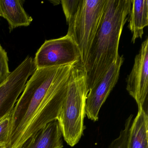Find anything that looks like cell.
I'll return each mask as SVG.
<instances>
[{
    "label": "cell",
    "mask_w": 148,
    "mask_h": 148,
    "mask_svg": "<svg viewBox=\"0 0 148 148\" xmlns=\"http://www.w3.org/2000/svg\"><path fill=\"white\" fill-rule=\"evenodd\" d=\"M132 3V0H106L102 21L83 66L89 90L101 80L119 56L120 37Z\"/></svg>",
    "instance_id": "obj_2"
},
{
    "label": "cell",
    "mask_w": 148,
    "mask_h": 148,
    "mask_svg": "<svg viewBox=\"0 0 148 148\" xmlns=\"http://www.w3.org/2000/svg\"><path fill=\"white\" fill-rule=\"evenodd\" d=\"M124 61L123 55H119L101 80L89 90L86 102L85 115L92 121L98 120L101 107L118 81Z\"/></svg>",
    "instance_id": "obj_7"
},
{
    "label": "cell",
    "mask_w": 148,
    "mask_h": 148,
    "mask_svg": "<svg viewBox=\"0 0 148 148\" xmlns=\"http://www.w3.org/2000/svg\"><path fill=\"white\" fill-rule=\"evenodd\" d=\"M36 70L34 60L27 56L0 86V120L12 112L28 78Z\"/></svg>",
    "instance_id": "obj_6"
},
{
    "label": "cell",
    "mask_w": 148,
    "mask_h": 148,
    "mask_svg": "<svg viewBox=\"0 0 148 148\" xmlns=\"http://www.w3.org/2000/svg\"><path fill=\"white\" fill-rule=\"evenodd\" d=\"M81 0H62V8L66 18L67 25H69L77 11Z\"/></svg>",
    "instance_id": "obj_14"
},
{
    "label": "cell",
    "mask_w": 148,
    "mask_h": 148,
    "mask_svg": "<svg viewBox=\"0 0 148 148\" xmlns=\"http://www.w3.org/2000/svg\"><path fill=\"white\" fill-rule=\"evenodd\" d=\"M63 135L57 119L51 121L30 137L21 148H63Z\"/></svg>",
    "instance_id": "obj_9"
},
{
    "label": "cell",
    "mask_w": 148,
    "mask_h": 148,
    "mask_svg": "<svg viewBox=\"0 0 148 148\" xmlns=\"http://www.w3.org/2000/svg\"><path fill=\"white\" fill-rule=\"evenodd\" d=\"M80 51L74 40L67 35L46 40L35 54L36 69L80 63Z\"/></svg>",
    "instance_id": "obj_5"
},
{
    "label": "cell",
    "mask_w": 148,
    "mask_h": 148,
    "mask_svg": "<svg viewBox=\"0 0 148 148\" xmlns=\"http://www.w3.org/2000/svg\"><path fill=\"white\" fill-rule=\"evenodd\" d=\"M126 90L135 99L138 108L144 109L148 92V39L143 42L135 57L132 70L126 79Z\"/></svg>",
    "instance_id": "obj_8"
},
{
    "label": "cell",
    "mask_w": 148,
    "mask_h": 148,
    "mask_svg": "<svg viewBox=\"0 0 148 148\" xmlns=\"http://www.w3.org/2000/svg\"><path fill=\"white\" fill-rule=\"evenodd\" d=\"M0 12L1 17L8 22L10 32L19 27L28 26L33 21L20 0H0Z\"/></svg>",
    "instance_id": "obj_10"
},
{
    "label": "cell",
    "mask_w": 148,
    "mask_h": 148,
    "mask_svg": "<svg viewBox=\"0 0 148 148\" xmlns=\"http://www.w3.org/2000/svg\"><path fill=\"white\" fill-rule=\"evenodd\" d=\"M1 16V12H0V17Z\"/></svg>",
    "instance_id": "obj_17"
},
{
    "label": "cell",
    "mask_w": 148,
    "mask_h": 148,
    "mask_svg": "<svg viewBox=\"0 0 148 148\" xmlns=\"http://www.w3.org/2000/svg\"></svg>",
    "instance_id": "obj_18"
},
{
    "label": "cell",
    "mask_w": 148,
    "mask_h": 148,
    "mask_svg": "<svg viewBox=\"0 0 148 148\" xmlns=\"http://www.w3.org/2000/svg\"><path fill=\"white\" fill-rule=\"evenodd\" d=\"M127 148H148V116L147 111L138 108L136 117L129 130Z\"/></svg>",
    "instance_id": "obj_11"
},
{
    "label": "cell",
    "mask_w": 148,
    "mask_h": 148,
    "mask_svg": "<svg viewBox=\"0 0 148 148\" xmlns=\"http://www.w3.org/2000/svg\"><path fill=\"white\" fill-rule=\"evenodd\" d=\"M10 73L7 53L0 45V86L6 82Z\"/></svg>",
    "instance_id": "obj_15"
},
{
    "label": "cell",
    "mask_w": 148,
    "mask_h": 148,
    "mask_svg": "<svg viewBox=\"0 0 148 148\" xmlns=\"http://www.w3.org/2000/svg\"><path fill=\"white\" fill-rule=\"evenodd\" d=\"M128 28L132 34V42L142 38L144 28L148 25V0H132L129 15Z\"/></svg>",
    "instance_id": "obj_12"
},
{
    "label": "cell",
    "mask_w": 148,
    "mask_h": 148,
    "mask_svg": "<svg viewBox=\"0 0 148 148\" xmlns=\"http://www.w3.org/2000/svg\"><path fill=\"white\" fill-rule=\"evenodd\" d=\"M77 64L35 70L11 112L6 148H21L39 130L57 119Z\"/></svg>",
    "instance_id": "obj_1"
},
{
    "label": "cell",
    "mask_w": 148,
    "mask_h": 148,
    "mask_svg": "<svg viewBox=\"0 0 148 148\" xmlns=\"http://www.w3.org/2000/svg\"><path fill=\"white\" fill-rule=\"evenodd\" d=\"M106 0H81L77 11L68 25L66 35L76 43L84 66L102 21Z\"/></svg>",
    "instance_id": "obj_4"
},
{
    "label": "cell",
    "mask_w": 148,
    "mask_h": 148,
    "mask_svg": "<svg viewBox=\"0 0 148 148\" xmlns=\"http://www.w3.org/2000/svg\"><path fill=\"white\" fill-rule=\"evenodd\" d=\"M11 112L0 120V148H6L7 145Z\"/></svg>",
    "instance_id": "obj_16"
},
{
    "label": "cell",
    "mask_w": 148,
    "mask_h": 148,
    "mask_svg": "<svg viewBox=\"0 0 148 148\" xmlns=\"http://www.w3.org/2000/svg\"><path fill=\"white\" fill-rule=\"evenodd\" d=\"M89 91L84 68L78 63L72 71L65 99L57 119L64 139L71 147L79 143L85 129L84 119Z\"/></svg>",
    "instance_id": "obj_3"
},
{
    "label": "cell",
    "mask_w": 148,
    "mask_h": 148,
    "mask_svg": "<svg viewBox=\"0 0 148 148\" xmlns=\"http://www.w3.org/2000/svg\"><path fill=\"white\" fill-rule=\"evenodd\" d=\"M132 118L133 115H130L126 119L124 128L121 130L119 136L112 142L109 148H127L128 134Z\"/></svg>",
    "instance_id": "obj_13"
}]
</instances>
